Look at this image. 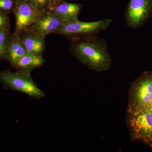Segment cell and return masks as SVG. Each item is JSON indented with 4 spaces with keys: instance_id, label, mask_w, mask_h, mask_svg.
Segmentation results:
<instances>
[{
    "instance_id": "cell-1",
    "label": "cell",
    "mask_w": 152,
    "mask_h": 152,
    "mask_svg": "<svg viewBox=\"0 0 152 152\" xmlns=\"http://www.w3.org/2000/svg\"><path fill=\"white\" fill-rule=\"evenodd\" d=\"M71 40V53L87 68L99 72L111 67L113 61L105 39L96 35Z\"/></svg>"
},
{
    "instance_id": "cell-13",
    "label": "cell",
    "mask_w": 152,
    "mask_h": 152,
    "mask_svg": "<svg viewBox=\"0 0 152 152\" xmlns=\"http://www.w3.org/2000/svg\"><path fill=\"white\" fill-rule=\"evenodd\" d=\"M10 27L0 30V61L4 59Z\"/></svg>"
},
{
    "instance_id": "cell-8",
    "label": "cell",
    "mask_w": 152,
    "mask_h": 152,
    "mask_svg": "<svg viewBox=\"0 0 152 152\" xmlns=\"http://www.w3.org/2000/svg\"><path fill=\"white\" fill-rule=\"evenodd\" d=\"M64 22L51 11H45L29 28L45 37L55 34L61 27Z\"/></svg>"
},
{
    "instance_id": "cell-2",
    "label": "cell",
    "mask_w": 152,
    "mask_h": 152,
    "mask_svg": "<svg viewBox=\"0 0 152 152\" xmlns=\"http://www.w3.org/2000/svg\"><path fill=\"white\" fill-rule=\"evenodd\" d=\"M152 98V72L145 71L133 81L128 93L127 114L146 107Z\"/></svg>"
},
{
    "instance_id": "cell-18",
    "label": "cell",
    "mask_w": 152,
    "mask_h": 152,
    "mask_svg": "<svg viewBox=\"0 0 152 152\" xmlns=\"http://www.w3.org/2000/svg\"><path fill=\"white\" fill-rule=\"evenodd\" d=\"M146 108H147L149 109L150 110L152 111V98L149 104H148V105L147 106V107Z\"/></svg>"
},
{
    "instance_id": "cell-19",
    "label": "cell",
    "mask_w": 152,
    "mask_h": 152,
    "mask_svg": "<svg viewBox=\"0 0 152 152\" xmlns=\"http://www.w3.org/2000/svg\"></svg>"
},
{
    "instance_id": "cell-6",
    "label": "cell",
    "mask_w": 152,
    "mask_h": 152,
    "mask_svg": "<svg viewBox=\"0 0 152 152\" xmlns=\"http://www.w3.org/2000/svg\"><path fill=\"white\" fill-rule=\"evenodd\" d=\"M152 15V0H130L125 10L127 26L136 29L144 26Z\"/></svg>"
},
{
    "instance_id": "cell-14",
    "label": "cell",
    "mask_w": 152,
    "mask_h": 152,
    "mask_svg": "<svg viewBox=\"0 0 152 152\" xmlns=\"http://www.w3.org/2000/svg\"><path fill=\"white\" fill-rule=\"evenodd\" d=\"M17 0H0V12L8 15L13 11Z\"/></svg>"
},
{
    "instance_id": "cell-10",
    "label": "cell",
    "mask_w": 152,
    "mask_h": 152,
    "mask_svg": "<svg viewBox=\"0 0 152 152\" xmlns=\"http://www.w3.org/2000/svg\"><path fill=\"white\" fill-rule=\"evenodd\" d=\"M27 53L20 37L14 33L10 34L4 59L8 61L14 68L19 60Z\"/></svg>"
},
{
    "instance_id": "cell-12",
    "label": "cell",
    "mask_w": 152,
    "mask_h": 152,
    "mask_svg": "<svg viewBox=\"0 0 152 152\" xmlns=\"http://www.w3.org/2000/svg\"><path fill=\"white\" fill-rule=\"evenodd\" d=\"M45 63L42 55L27 53L19 60L14 68L17 70L31 72L33 70L43 65Z\"/></svg>"
},
{
    "instance_id": "cell-9",
    "label": "cell",
    "mask_w": 152,
    "mask_h": 152,
    "mask_svg": "<svg viewBox=\"0 0 152 152\" xmlns=\"http://www.w3.org/2000/svg\"><path fill=\"white\" fill-rule=\"evenodd\" d=\"M19 37L27 53L42 56L45 49V37L30 28L24 31Z\"/></svg>"
},
{
    "instance_id": "cell-7",
    "label": "cell",
    "mask_w": 152,
    "mask_h": 152,
    "mask_svg": "<svg viewBox=\"0 0 152 152\" xmlns=\"http://www.w3.org/2000/svg\"><path fill=\"white\" fill-rule=\"evenodd\" d=\"M45 11L30 4L26 0H17L13 12L15 18L14 34L18 36L29 28Z\"/></svg>"
},
{
    "instance_id": "cell-17",
    "label": "cell",
    "mask_w": 152,
    "mask_h": 152,
    "mask_svg": "<svg viewBox=\"0 0 152 152\" xmlns=\"http://www.w3.org/2000/svg\"><path fill=\"white\" fill-rule=\"evenodd\" d=\"M65 0H50V4L48 10L50 11L57 5L59 4Z\"/></svg>"
},
{
    "instance_id": "cell-15",
    "label": "cell",
    "mask_w": 152,
    "mask_h": 152,
    "mask_svg": "<svg viewBox=\"0 0 152 152\" xmlns=\"http://www.w3.org/2000/svg\"><path fill=\"white\" fill-rule=\"evenodd\" d=\"M35 7L44 11L48 10L50 4V0H26Z\"/></svg>"
},
{
    "instance_id": "cell-11",
    "label": "cell",
    "mask_w": 152,
    "mask_h": 152,
    "mask_svg": "<svg viewBox=\"0 0 152 152\" xmlns=\"http://www.w3.org/2000/svg\"><path fill=\"white\" fill-rule=\"evenodd\" d=\"M83 7L81 4L67 2L64 1L50 11L66 23L78 20Z\"/></svg>"
},
{
    "instance_id": "cell-5",
    "label": "cell",
    "mask_w": 152,
    "mask_h": 152,
    "mask_svg": "<svg viewBox=\"0 0 152 152\" xmlns=\"http://www.w3.org/2000/svg\"><path fill=\"white\" fill-rule=\"evenodd\" d=\"M128 114V124L133 140L152 148V111L147 108Z\"/></svg>"
},
{
    "instance_id": "cell-3",
    "label": "cell",
    "mask_w": 152,
    "mask_h": 152,
    "mask_svg": "<svg viewBox=\"0 0 152 152\" xmlns=\"http://www.w3.org/2000/svg\"><path fill=\"white\" fill-rule=\"evenodd\" d=\"M0 83L7 88L17 91L36 99L44 97L43 91L37 86L31 72L9 70L0 71Z\"/></svg>"
},
{
    "instance_id": "cell-4",
    "label": "cell",
    "mask_w": 152,
    "mask_h": 152,
    "mask_svg": "<svg viewBox=\"0 0 152 152\" xmlns=\"http://www.w3.org/2000/svg\"><path fill=\"white\" fill-rule=\"evenodd\" d=\"M113 22L112 19L106 18L96 21L85 22L78 20L63 24L55 34L70 38H75L96 36L101 31H104Z\"/></svg>"
},
{
    "instance_id": "cell-16",
    "label": "cell",
    "mask_w": 152,
    "mask_h": 152,
    "mask_svg": "<svg viewBox=\"0 0 152 152\" xmlns=\"http://www.w3.org/2000/svg\"><path fill=\"white\" fill-rule=\"evenodd\" d=\"M7 15L0 12V30L10 27V19Z\"/></svg>"
}]
</instances>
